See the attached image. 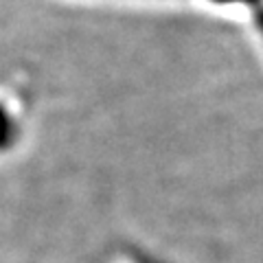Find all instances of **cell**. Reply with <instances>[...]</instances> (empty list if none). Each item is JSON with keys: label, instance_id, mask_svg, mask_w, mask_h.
Returning a JSON list of instances; mask_svg holds the SVG:
<instances>
[{"label": "cell", "instance_id": "1", "mask_svg": "<svg viewBox=\"0 0 263 263\" xmlns=\"http://www.w3.org/2000/svg\"><path fill=\"white\" fill-rule=\"evenodd\" d=\"M11 132H13V123L9 114L5 112V108H0V147L11 141Z\"/></svg>", "mask_w": 263, "mask_h": 263}, {"label": "cell", "instance_id": "2", "mask_svg": "<svg viewBox=\"0 0 263 263\" xmlns=\"http://www.w3.org/2000/svg\"><path fill=\"white\" fill-rule=\"evenodd\" d=\"M221 3H239V0H221ZM241 3H254V0H241Z\"/></svg>", "mask_w": 263, "mask_h": 263}]
</instances>
